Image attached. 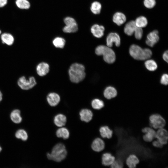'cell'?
Returning a JSON list of instances; mask_svg holds the SVG:
<instances>
[{
    "label": "cell",
    "instance_id": "obj_31",
    "mask_svg": "<svg viewBox=\"0 0 168 168\" xmlns=\"http://www.w3.org/2000/svg\"><path fill=\"white\" fill-rule=\"evenodd\" d=\"M101 8V4L99 2L95 1L92 3L91 7V10L95 14H99Z\"/></svg>",
    "mask_w": 168,
    "mask_h": 168
},
{
    "label": "cell",
    "instance_id": "obj_14",
    "mask_svg": "<svg viewBox=\"0 0 168 168\" xmlns=\"http://www.w3.org/2000/svg\"><path fill=\"white\" fill-rule=\"evenodd\" d=\"M36 71L37 74L40 76L46 75L49 71V64L45 62L39 63L36 66Z\"/></svg>",
    "mask_w": 168,
    "mask_h": 168
},
{
    "label": "cell",
    "instance_id": "obj_13",
    "mask_svg": "<svg viewBox=\"0 0 168 168\" xmlns=\"http://www.w3.org/2000/svg\"><path fill=\"white\" fill-rule=\"evenodd\" d=\"M115 160V157L110 152H105L102 155L101 163L105 167L110 168V166Z\"/></svg>",
    "mask_w": 168,
    "mask_h": 168
},
{
    "label": "cell",
    "instance_id": "obj_27",
    "mask_svg": "<svg viewBox=\"0 0 168 168\" xmlns=\"http://www.w3.org/2000/svg\"><path fill=\"white\" fill-rule=\"evenodd\" d=\"M135 22L137 27L142 28L146 26L147 21L145 17L140 16L136 19Z\"/></svg>",
    "mask_w": 168,
    "mask_h": 168
},
{
    "label": "cell",
    "instance_id": "obj_18",
    "mask_svg": "<svg viewBox=\"0 0 168 168\" xmlns=\"http://www.w3.org/2000/svg\"><path fill=\"white\" fill-rule=\"evenodd\" d=\"M100 134L103 138L110 139L112 137L113 131L107 125L101 126L99 129Z\"/></svg>",
    "mask_w": 168,
    "mask_h": 168
},
{
    "label": "cell",
    "instance_id": "obj_37",
    "mask_svg": "<svg viewBox=\"0 0 168 168\" xmlns=\"http://www.w3.org/2000/svg\"><path fill=\"white\" fill-rule=\"evenodd\" d=\"M161 83L164 85H167L168 83V75L167 74H163L161 77Z\"/></svg>",
    "mask_w": 168,
    "mask_h": 168
},
{
    "label": "cell",
    "instance_id": "obj_6",
    "mask_svg": "<svg viewBox=\"0 0 168 168\" xmlns=\"http://www.w3.org/2000/svg\"><path fill=\"white\" fill-rule=\"evenodd\" d=\"M36 84L35 78L30 77L28 79L23 76L20 77L17 81V84L22 90H27L33 88Z\"/></svg>",
    "mask_w": 168,
    "mask_h": 168
},
{
    "label": "cell",
    "instance_id": "obj_8",
    "mask_svg": "<svg viewBox=\"0 0 168 168\" xmlns=\"http://www.w3.org/2000/svg\"><path fill=\"white\" fill-rule=\"evenodd\" d=\"M142 132L144 134L143 135V140L147 142H151L156 139V131L152 128L147 127L142 129Z\"/></svg>",
    "mask_w": 168,
    "mask_h": 168
},
{
    "label": "cell",
    "instance_id": "obj_24",
    "mask_svg": "<svg viewBox=\"0 0 168 168\" xmlns=\"http://www.w3.org/2000/svg\"><path fill=\"white\" fill-rule=\"evenodd\" d=\"M136 27L135 21H130L125 25L124 28V32L127 35L131 36L134 33Z\"/></svg>",
    "mask_w": 168,
    "mask_h": 168
},
{
    "label": "cell",
    "instance_id": "obj_16",
    "mask_svg": "<svg viewBox=\"0 0 168 168\" xmlns=\"http://www.w3.org/2000/svg\"><path fill=\"white\" fill-rule=\"evenodd\" d=\"M139 162L138 157L134 154L129 155L125 160V163L128 168H136V165Z\"/></svg>",
    "mask_w": 168,
    "mask_h": 168
},
{
    "label": "cell",
    "instance_id": "obj_21",
    "mask_svg": "<svg viewBox=\"0 0 168 168\" xmlns=\"http://www.w3.org/2000/svg\"><path fill=\"white\" fill-rule=\"evenodd\" d=\"M113 21L118 26H120L124 23L126 21L125 15L120 12H117L113 16Z\"/></svg>",
    "mask_w": 168,
    "mask_h": 168
},
{
    "label": "cell",
    "instance_id": "obj_38",
    "mask_svg": "<svg viewBox=\"0 0 168 168\" xmlns=\"http://www.w3.org/2000/svg\"><path fill=\"white\" fill-rule=\"evenodd\" d=\"M152 144L154 147L160 148L163 147L165 145L161 143L157 139L153 140Z\"/></svg>",
    "mask_w": 168,
    "mask_h": 168
},
{
    "label": "cell",
    "instance_id": "obj_36",
    "mask_svg": "<svg viewBox=\"0 0 168 168\" xmlns=\"http://www.w3.org/2000/svg\"><path fill=\"white\" fill-rule=\"evenodd\" d=\"M155 0H144V6L148 8H153L156 5Z\"/></svg>",
    "mask_w": 168,
    "mask_h": 168
},
{
    "label": "cell",
    "instance_id": "obj_12",
    "mask_svg": "<svg viewBox=\"0 0 168 168\" xmlns=\"http://www.w3.org/2000/svg\"><path fill=\"white\" fill-rule=\"evenodd\" d=\"M105 145L104 141L100 138H97L93 141L91 147L92 150L95 152H100L104 150Z\"/></svg>",
    "mask_w": 168,
    "mask_h": 168
},
{
    "label": "cell",
    "instance_id": "obj_20",
    "mask_svg": "<svg viewBox=\"0 0 168 168\" xmlns=\"http://www.w3.org/2000/svg\"><path fill=\"white\" fill-rule=\"evenodd\" d=\"M117 91L113 87L109 86L106 87L104 92V97L110 100L115 97L117 95Z\"/></svg>",
    "mask_w": 168,
    "mask_h": 168
},
{
    "label": "cell",
    "instance_id": "obj_33",
    "mask_svg": "<svg viewBox=\"0 0 168 168\" xmlns=\"http://www.w3.org/2000/svg\"><path fill=\"white\" fill-rule=\"evenodd\" d=\"M53 43L56 47L63 48L65 45V40L62 38L57 37L54 40Z\"/></svg>",
    "mask_w": 168,
    "mask_h": 168
},
{
    "label": "cell",
    "instance_id": "obj_39",
    "mask_svg": "<svg viewBox=\"0 0 168 168\" xmlns=\"http://www.w3.org/2000/svg\"><path fill=\"white\" fill-rule=\"evenodd\" d=\"M163 59L168 63V51L167 50L165 51L163 54Z\"/></svg>",
    "mask_w": 168,
    "mask_h": 168
},
{
    "label": "cell",
    "instance_id": "obj_41",
    "mask_svg": "<svg viewBox=\"0 0 168 168\" xmlns=\"http://www.w3.org/2000/svg\"><path fill=\"white\" fill-rule=\"evenodd\" d=\"M2 94L1 91H0V102L2 100Z\"/></svg>",
    "mask_w": 168,
    "mask_h": 168
},
{
    "label": "cell",
    "instance_id": "obj_28",
    "mask_svg": "<svg viewBox=\"0 0 168 168\" xmlns=\"http://www.w3.org/2000/svg\"><path fill=\"white\" fill-rule=\"evenodd\" d=\"M16 4L17 6L21 9H27L30 7V4L27 0H16Z\"/></svg>",
    "mask_w": 168,
    "mask_h": 168
},
{
    "label": "cell",
    "instance_id": "obj_26",
    "mask_svg": "<svg viewBox=\"0 0 168 168\" xmlns=\"http://www.w3.org/2000/svg\"><path fill=\"white\" fill-rule=\"evenodd\" d=\"M56 134L58 138H61L64 139H67L69 137V133L67 128H61L57 130Z\"/></svg>",
    "mask_w": 168,
    "mask_h": 168
},
{
    "label": "cell",
    "instance_id": "obj_4",
    "mask_svg": "<svg viewBox=\"0 0 168 168\" xmlns=\"http://www.w3.org/2000/svg\"><path fill=\"white\" fill-rule=\"evenodd\" d=\"M95 53L98 55H103L104 60L108 63H112L115 61L114 52L107 46L103 45L98 46L96 49Z\"/></svg>",
    "mask_w": 168,
    "mask_h": 168
},
{
    "label": "cell",
    "instance_id": "obj_32",
    "mask_svg": "<svg viewBox=\"0 0 168 168\" xmlns=\"http://www.w3.org/2000/svg\"><path fill=\"white\" fill-rule=\"evenodd\" d=\"M16 138L26 141L28 138V135L26 131L23 129H19L17 130L15 134Z\"/></svg>",
    "mask_w": 168,
    "mask_h": 168
},
{
    "label": "cell",
    "instance_id": "obj_15",
    "mask_svg": "<svg viewBox=\"0 0 168 168\" xmlns=\"http://www.w3.org/2000/svg\"><path fill=\"white\" fill-rule=\"evenodd\" d=\"M91 33L95 37L100 38L104 35L105 28L102 26L94 24L91 27Z\"/></svg>",
    "mask_w": 168,
    "mask_h": 168
},
{
    "label": "cell",
    "instance_id": "obj_25",
    "mask_svg": "<svg viewBox=\"0 0 168 168\" xmlns=\"http://www.w3.org/2000/svg\"><path fill=\"white\" fill-rule=\"evenodd\" d=\"M66 117L63 114H59L55 116L54 122L58 127H62L65 125L66 122Z\"/></svg>",
    "mask_w": 168,
    "mask_h": 168
},
{
    "label": "cell",
    "instance_id": "obj_40",
    "mask_svg": "<svg viewBox=\"0 0 168 168\" xmlns=\"http://www.w3.org/2000/svg\"><path fill=\"white\" fill-rule=\"evenodd\" d=\"M7 0H0V7L5 6L7 3Z\"/></svg>",
    "mask_w": 168,
    "mask_h": 168
},
{
    "label": "cell",
    "instance_id": "obj_11",
    "mask_svg": "<svg viewBox=\"0 0 168 168\" xmlns=\"http://www.w3.org/2000/svg\"><path fill=\"white\" fill-rule=\"evenodd\" d=\"M159 39L158 31L154 30L148 34L146 42L148 45L152 47L158 42Z\"/></svg>",
    "mask_w": 168,
    "mask_h": 168
},
{
    "label": "cell",
    "instance_id": "obj_35",
    "mask_svg": "<svg viewBox=\"0 0 168 168\" xmlns=\"http://www.w3.org/2000/svg\"><path fill=\"white\" fill-rule=\"evenodd\" d=\"M134 33L136 39L140 40L142 38L143 34V30L142 28L137 27Z\"/></svg>",
    "mask_w": 168,
    "mask_h": 168
},
{
    "label": "cell",
    "instance_id": "obj_19",
    "mask_svg": "<svg viewBox=\"0 0 168 168\" xmlns=\"http://www.w3.org/2000/svg\"><path fill=\"white\" fill-rule=\"evenodd\" d=\"M47 100L49 104L51 106L57 105L60 101V97L59 95L55 93H51L47 96Z\"/></svg>",
    "mask_w": 168,
    "mask_h": 168
},
{
    "label": "cell",
    "instance_id": "obj_17",
    "mask_svg": "<svg viewBox=\"0 0 168 168\" xmlns=\"http://www.w3.org/2000/svg\"><path fill=\"white\" fill-rule=\"evenodd\" d=\"M79 115L81 120L86 122H88L91 121L93 116L92 112L87 109L82 110L79 113Z\"/></svg>",
    "mask_w": 168,
    "mask_h": 168
},
{
    "label": "cell",
    "instance_id": "obj_1",
    "mask_svg": "<svg viewBox=\"0 0 168 168\" xmlns=\"http://www.w3.org/2000/svg\"><path fill=\"white\" fill-rule=\"evenodd\" d=\"M84 66L81 64L74 63L70 67L68 72L70 80L72 82L78 83L85 78L86 73Z\"/></svg>",
    "mask_w": 168,
    "mask_h": 168
},
{
    "label": "cell",
    "instance_id": "obj_3",
    "mask_svg": "<svg viewBox=\"0 0 168 168\" xmlns=\"http://www.w3.org/2000/svg\"><path fill=\"white\" fill-rule=\"evenodd\" d=\"M67 154L65 145L63 143H59L54 147L51 153L47 154V156L49 160L60 162L66 158Z\"/></svg>",
    "mask_w": 168,
    "mask_h": 168
},
{
    "label": "cell",
    "instance_id": "obj_30",
    "mask_svg": "<svg viewBox=\"0 0 168 168\" xmlns=\"http://www.w3.org/2000/svg\"><path fill=\"white\" fill-rule=\"evenodd\" d=\"M91 104L92 108L97 110H100L104 106V102L98 99H95L92 100Z\"/></svg>",
    "mask_w": 168,
    "mask_h": 168
},
{
    "label": "cell",
    "instance_id": "obj_34",
    "mask_svg": "<svg viewBox=\"0 0 168 168\" xmlns=\"http://www.w3.org/2000/svg\"><path fill=\"white\" fill-rule=\"evenodd\" d=\"M110 168H128L121 160L115 159L110 166Z\"/></svg>",
    "mask_w": 168,
    "mask_h": 168
},
{
    "label": "cell",
    "instance_id": "obj_42",
    "mask_svg": "<svg viewBox=\"0 0 168 168\" xmlns=\"http://www.w3.org/2000/svg\"><path fill=\"white\" fill-rule=\"evenodd\" d=\"M2 150V148L0 146V152Z\"/></svg>",
    "mask_w": 168,
    "mask_h": 168
},
{
    "label": "cell",
    "instance_id": "obj_5",
    "mask_svg": "<svg viewBox=\"0 0 168 168\" xmlns=\"http://www.w3.org/2000/svg\"><path fill=\"white\" fill-rule=\"evenodd\" d=\"M150 127L156 131L158 129L165 128L166 125L165 119L160 114H154L149 117Z\"/></svg>",
    "mask_w": 168,
    "mask_h": 168
},
{
    "label": "cell",
    "instance_id": "obj_22",
    "mask_svg": "<svg viewBox=\"0 0 168 168\" xmlns=\"http://www.w3.org/2000/svg\"><path fill=\"white\" fill-rule=\"evenodd\" d=\"M1 40L3 44L11 46L14 43V39L13 36L9 33H4L1 36Z\"/></svg>",
    "mask_w": 168,
    "mask_h": 168
},
{
    "label": "cell",
    "instance_id": "obj_10",
    "mask_svg": "<svg viewBox=\"0 0 168 168\" xmlns=\"http://www.w3.org/2000/svg\"><path fill=\"white\" fill-rule=\"evenodd\" d=\"M114 43L117 47H119L120 44V39L119 35L116 33H111L107 36L106 38L107 46L111 47Z\"/></svg>",
    "mask_w": 168,
    "mask_h": 168
},
{
    "label": "cell",
    "instance_id": "obj_7",
    "mask_svg": "<svg viewBox=\"0 0 168 168\" xmlns=\"http://www.w3.org/2000/svg\"><path fill=\"white\" fill-rule=\"evenodd\" d=\"M66 26L63 27V31L66 33L76 32L78 30L77 23L75 20L71 17H67L64 20Z\"/></svg>",
    "mask_w": 168,
    "mask_h": 168
},
{
    "label": "cell",
    "instance_id": "obj_43",
    "mask_svg": "<svg viewBox=\"0 0 168 168\" xmlns=\"http://www.w3.org/2000/svg\"><path fill=\"white\" fill-rule=\"evenodd\" d=\"M1 30H0V34H1Z\"/></svg>",
    "mask_w": 168,
    "mask_h": 168
},
{
    "label": "cell",
    "instance_id": "obj_9",
    "mask_svg": "<svg viewBox=\"0 0 168 168\" xmlns=\"http://www.w3.org/2000/svg\"><path fill=\"white\" fill-rule=\"evenodd\" d=\"M156 138L163 145L167 144L168 131L164 128L158 129L156 131Z\"/></svg>",
    "mask_w": 168,
    "mask_h": 168
},
{
    "label": "cell",
    "instance_id": "obj_2",
    "mask_svg": "<svg viewBox=\"0 0 168 168\" xmlns=\"http://www.w3.org/2000/svg\"><path fill=\"white\" fill-rule=\"evenodd\" d=\"M130 55L134 59L138 60H145L149 58L152 53L151 50L148 48L142 49L139 46L132 45L129 49Z\"/></svg>",
    "mask_w": 168,
    "mask_h": 168
},
{
    "label": "cell",
    "instance_id": "obj_23",
    "mask_svg": "<svg viewBox=\"0 0 168 168\" xmlns=\"http://www.w3.org/2000/svg\"><path fill=\"white\" fill-rule=\"evenodd\" d=\"M10 117L12 121L16 124L20 123L22 120L21 111L18 109L13 110L10 114Z\"/></svg>",
    "mask_w": 168,
    "mask_h": 168
},
{
    "label": "cell",
    "instance_id": "obj_29",
    "mask_svg": "<svg viewBox=\"0 0 168 168\" xmlns=\"http://www.w3.org/2000/svg\"><path fill=\"white\" fill-rule=\"evenodd\" d=\"M145 65L147 69L150 71H154L157 68V65L155 61L152 59H149L146 61Z\"/></svg>",
    "mask_w": 168,
    "mask_h": 168
}]
</instances>
